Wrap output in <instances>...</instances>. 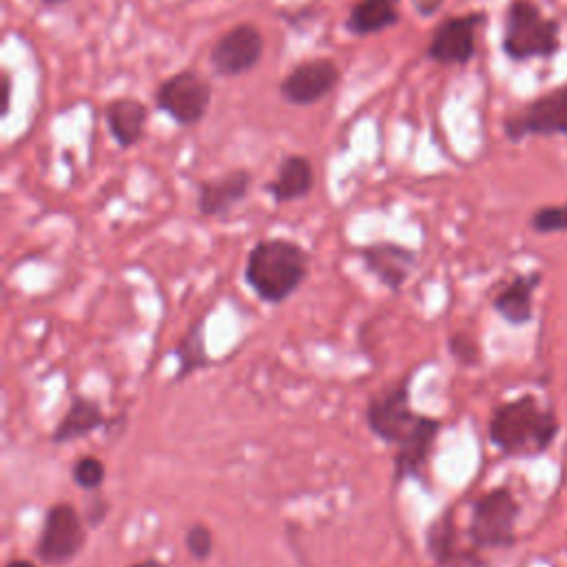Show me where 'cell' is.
<instances>
[{"instance_id":"1","label":"cell","mask_w":567,"mask_h":567,"mask_svg":"<svg viewBox=\"0 0 567 567\" xmlns=\"http://www.w3.org/2000/svg\"><path fill=\"white\" fill-rule=\"evenodd\" d=\"M416 368L396 383L372 392L363 408V421L370 434L392 447V485L405 481L425 485L427 467L443 430V421L412 408V379Z\"/></svg>"},{"instance_id":"2","label":"cell","mask_w":567,"mask_h":567,"mask_svg":"<svg viewBox=\"0 0 567 567\" xmlns=\"http://www.w3.org/2000/svg\"><path fill=\"white\" fill-rule=\"evenodd\" d=\"M312 255L290 237H264L246 255L244 284L266 306L286 303L308 279Z\"/></svg>"},{"instance_id":"3","label":"cell","mask_w":567,"mask_h":567,"mask_svg":"<svg viewBox=\"0 0 567 567\" xmlns=\"http://www.w3.org/2000/svg\"><path fill=\"white\" fill-rule=\"evenodd\" d=\"M558 434V419L534 394L498 403L487 421V439L505 456H540Z\"/></svg>"},{"instance_id":"4","label":"cell","mask_w":567,"mask_h":567,"mask_svg":"<svg viewBox=\"0 0 567 567\" xmlns=\"http://www.w3.org/2000/svg\"><path fill=\"white\" fill-rule=\"evenodd\" d=\"M501 47L512 62L551 60L560 51V22L547 18L532 0H509Z\"/></svg>"},{"instance_id":"5","label":"cell","mask_w":567,"mask_h":567,"mask_svg":"<svg viewBox=\"0 0 567 567\" xmlns=\"http://www.w3.org/2000/svg\"><path fill=\"white\" fill-rule=\"evenodd\" d=\"M89 543V525L71 501H55L47 507L40 532L33 543V556L40 565H71Z\"/></svg>"},{"instance_id":"6","label":"cell","mask_w":567,"mask_h":567,"mask_svg":"<svg viewBox=\"0 0 567 567\" xmlns=\"http://www.w3.org/2000/svg\"><path fill=\"white\" fill-rule=\"evenodd\" d=\"M520 505L509 487L498 485L483 492L470 509L465 536L476 549H505L516 543Z\"/></svg>"},{"instance_id":"7","label":"cell","mask_w":567,"mask_h":567,"mask_svg":"<svg viewBox=\"0 0 567 567\" xmlns=\"http://www.w3.org/2000/svg\"><path fill=\"white\" fill-rule=\"evenodd\" d=\"M213 102L210 82L195 69H182L164 78L153 91V104L177 126H197Z\"/></svg>"},{"instance_id":"8","label":"cell","mask_w":567,"mask_h":567,"mask_svg":"<svg viewBox=\"0 0 567 567\" xmlns=\"http://www.w3.org/2000/svg\"><path fill=\"white\" fill-rule=\"evenodd\" d=\"M503 133L512 144L532 135L567 137V86H554L523 104V109L509 113L503 120Z\"/></svg>"},{"instance_id":"9","label":"cell","mask_w":567,"mask_h":567,"mask_svg":"<svg viewBox=\"0 0 567 567\" xmlns=\"http://www.w3.org/2000/svg\"><path fill=\"white\" fill-rule=\"evenodd\" d=\"M266 38L252 22H237L226 29L210 47L208 62L219 78H239L250 73L264 58Z\"/></svg>"},{"instance_id":"10","label":"cell","mask_w":567,"mask_h":567,"mask_svg":"<svg viewBox=\"0 0 567 567\" xmlns=\"http://www.w3.org/2000/svg\"><path fill=\"white\" fill-rule=\"evenodd\" d=\"M485 18V11H470L441 20L432 31L425 58L441 66L470 64L476 55V33Z\"/></svg>"},{"instance_id":"11","label":"cell","mask_w":567,"mask_h":567,"mask_svg":"<svg viewBox=\"0 0 567 567\" xmlns=\"http://www.w3.org/2000/svg\"><path fill=\"white\" fill-rule=\"evenodd\" d=\"M343 71L332 58H308L297 62L279 80V97L292 106H312L326 100L339 84Z\"/></svg>"},{"instance_id":"12","label":"cell","mask_w":567,"mask_h":567,"mask_svg":"<svg viewBox=\"0 0 567 567\" xmlns=\"http://www.w3.org/2000/svg\"><path fill=\"white\" fill-rule=\"evenodd\" d=\"M354 255L365 272L392 295H399L405 288L419 264V255L414 248L392 239L359 246Z\"/></svg>"},{"instance_id":"13","label":"cell","mask_w":567,"mask_h":567,"mask_svg":"<svg viewBox=\"0 0 567 567\" xmlns=\"http://www.w3.org/2000/svg\"><path fill=\"white\" fill-rule=\"evenodd\" d=\"M255 175L250 168L237 166L217 177L202 179L197 184L195 208L202 217L226 219L239 204H244L252 190Z\"/></svg>"},{"instance_id":"14","label":"cell","mask_w":567,"mask_h":567,"mask_svg":"<svg viewBox=\"0 0 567 567\" xmlns=\"http://www.w3.org/2000/svg\"><path fill=\"white\" fill-rule=\"evenodd\" d=\"M423 540L425 551L436 567H485L481 549L461 543V529L452 507L443 509L427 523Z\"/></svg>"},{"instance_id":"15","label":"cell","mask_w":567,"mask_h":567,"mask_svg":"<svg viewBox=\"0 0 567 567\" xmlns=\"http://www.w3.org/2000/svg\"><path fill=\"white\" fill-rule=\"evenodd\" d=\"M109 425V416L97 399L75 392L64 410V414L53 425L49 441L53 445H69L89 439L93 432Z\"/></svg>"},{"instance_id":"16","label":"cell","mask_w":567,"mask_h":567,"mask_svg":"<svg viewBox=\"0 0 567 567\" xmlns=\"http://www.w3.org/2000/svg\"><path fill=\"white\" fill-rule=\"evenodd\" d=\"M315 188V166L303 153H288L277 164L275 177L264 184V193L272 204H292L306 199Z\"/></svg>"},{"instance_id":"17","label":"cell","mask_w":567,"mask_h":567,"mask_svg":"<svg viewBox=\"0 0 567 567\" xmlns=\"http://www.w3.org/2000/svg\"><path fill=\"white\" fill-rule=\"evenodd\" d=\"M104 124L117 148L128 151L137 146L146 135L148 124V106L131 95L113 97L104 104Z\"/></svg>"},{"instance_id":"18","label":"cell","mask_w":567,"mask_h":567,"mask_svg":"<svg viewBox=\"0 0 567 567\" xmlns=\"http://www.w3.org/2000/svg\"><path fill=\"white\" fill-rule=\"evenodd\" d=\"M543 275L538 270L534 272H520L514 275L492 299V308L494 312L507 321L509 326H525L534 310H532V301H534V290L540 284Z\"/></svg>"},{"instance_id":"19","label":"cell","mask_w":567,"mask_h":567,"mask_svg":"<svg viewBox=\"0 0 567 567\" xmlns=\"http://www.w3.org/2000/svg\"><path fill=\"white\" fill-rule=\"evenodd\" d=\"M206 321H208V312H204L199 319H195L186 328V332L177 339V343L173 348V357L177 359L173 383H184L188 377L215 365V361L208 352V346H206Z\"/></svg>"},{"instance_id":"20","label":"cell","mask_w":567,"mask_h":567,"mask_svg":"<svg viewBox=\"0 0 567 567\" xmlns=\"http://www.w3.org/2000/svg\"><path fill=\"white\" fill-rule=\"evenodd\" d=\"M401 20V0H357L346 16V31L357 38L377 35Z\"/></svg>"},{"instance_id":"21","label":"cell","mask_w":567,"mask_h":567,"mask_svg":"<svg viewBox=\"0 0 567 567\" xmlns=\"http://www.w3.org/2000/svg\"><path fill=\"white\" fill-rule=\"evenodd\" d=\"M104 478H106V467L102 458L93 454L80 456L71 465V481L84 492H100V487L104 485Z\"/></svg>"},{"instance_id":"22","label":"cell","mask_w":567,"mask_h":567,"mask_svg":"<svg viewBox=\"0 0 567 567\" xmlns=\"http://www.w3.org/2000/svg\"><path fill=\"white\" fill-rule=\"evenodd\" d=\"M184 547H186L188 556L195 563H206L213 556V549H215L213 529L202 520L190 523L184 532Z\"/></svg>"},{"instance_id":"23","label":"cell","mask_w":567,"mask_h":567,"mask_svg":"<svg viewBox=\"0 0 567 567\" xmlns=\"http://www.w3.org/2000/svg\"><path fill=\"white\" fill-rule=\"evenodd\" d=\"M529 226L534 233H567V202L560 206H540L532 213Z\"/></svg>"},{"instance_id":"24","label":"cell","mask_w":567,"mask_h":567,"mask_svg":"<svg viewBox=\"0 0 567 567\" xmlns=\"http://www.w3.org/2000/svg\"><path fill=\"white\" fill-rule=\"evenodd\" d=\"M447 352L454 357L458 365H476L481 361L478 343L467 332H454L447 337Z\"/></svg>"},{"instance_id":"25","label":"cell","mask_w":567,"mask_h":567,"mask_svg":"<svg viewBox=\"0 0 567 567\" xmlns=\"http://www.w3.org/2000/svg\"><path fill=\"white\" fill-rule=\"evenodd\" d=\"M109 509H111V507H109V501L95 492V494L86 501V507H84V512H82L84 523L89 525V529H97V527L106 520Z\"/></svg>"},{"instance_id":"26","label":"cell","mask_w":567,"mask_h":567,"mask_svg":"<svg viewBox=\"0 0 567 567\" xmlns=\"http://www.w3.org/2000/svg\"><path fill=\"white\" fill-rule=\"evenodd\" d=\"M443 2L445 0H412V9L419 16H423V18H432V16H436L441 11Z\"/></svg>"},{"instance_id":"27","label":"cell","mask_w":567,"mask_h":567,"mask_svg":"<svg viewBox=\"0 0 567 567\" xmlns=\"http://www.w3.org/2000/svg\"><path fill=\"white\" fill-rule=\"evenodd\" d=\"M2 89H4V102H2V115L9 113V106H11V78L9 73L4 71L2 73Z\"/></svg>"},{"instance_id":"28","label":"cell","mask_w":567,"mask_h":567,"mask_svg":"<svg viewBox=\"0 0 567 567\" xmlns=\"http://www.w3.org/2000/svg\"><path fill=\"white\" fill-rule=\"evenodd\" d=\"M128 567H168L164 560H159V558H155V556H146V558H142V560H135V563H131Z\"/></svg>"},{"instance_id":"29","label":"cell","mask_w":567,"mask_h":567,"mask_svg":"<svg viewBox=\"0 0 567 567\" xmlns=\"http://www.w3.org/2000/svg\"><path fill=\"white\" fill-rule=\"evenodd\" d=\"M4 567H40V563L29 560V558H11L4 563Z\"/></svg>"},{"instance_id":"30","label":"cell","mask_w":567,"mask_h":567,"mask_svg":"<svg viewBox=\"0 0 567 567\" xmlns=\"http://www.w3.org/2000/svg\"><path fill=\"white\" fill-rule=\"evenodd\" d=\"M69 2H73V0H38V4H42L47 9H58V7H64Z\"/></svg>"}]
</instances>
